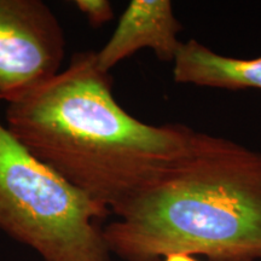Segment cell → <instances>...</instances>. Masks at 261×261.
Here are the masks:
<instances>
[{
    "mask_svg": "<svg viewBox=\"0 0 261 261\" xmlns=\"http://www.w3.org/2000/svg\"><path fill=\"white\" fill-rule=\"evenodd\" d=\"M109 214L33 156L0 121L3 232L42 261H113L99 225Z\"/></svg>",
    "mask_w": 261,
    "mask_h": 261,
    "instance_id": "obj_3",
    "label": "cell"
},
{
    "mask_svg": "<svg viewBox=\"0 0 261 261\" xmlns=\"http://www.w3.org/2000/svg\"><path fill=\"white\" fill-rule=\"evenodd\" d=\"M103 227L122 261H261V154L195 130L182 158Z\"/></svg>",
    "mask_w": 261,
    "mask_h": 261,
    "instance_id": "obj_2",
    "label": "cell"
},
{
    "mask_svg": "<svg viewBox=\"0 0 261 261\" xmlns=\"http://www.w3.org/2000/svg\"><path fill=\"white\" fill-rule=\"evenodd\" d=\"M65 37L41 0H0V97L9 100L61 70Z\"/></svg>",
    "mask_w": 261,
    "mask_h": 261,
    "instance_id": "obj_4",
    "label": "cell"
},
{
    "mask_svg": "<svg viewBox=\"0 0 261 261\" xmlns=\"http://www.w3.org/2000/svg\"><path fill=\"white\" fill-rule=\"evenodd\" d=\"M75 8L93 28H99L114 18L112 3L108 0H75Z\"/></svg>",
    "mask_w": 261,
    "mask_h": 261,
    "instance_id": "obj_7",
    "label": "cell"
},
{
    "mask_svg": "<svg viewBox=\"0 0 261 261\" xmlns=\"http://www.w3.org/2000/svg\"><path fill=\"white\" fill-rule=\"evenodd\" d=\"M178 84L225 90H261V56L252 60L221 56L195 39L181 42L173 61Z\"/></svg>",
    "mask_w": 261,
    "mask_h": 261,
    "instance_id": "obj_6",
    "label": "cell"
},
{
    "mask_svg": "<svg viewBox=\"0 0 261 261\" xmlns=\"http://www.w3.org/2000/svg\"><path fill=\"white\" fill-rule=\"evenodd\" d=\"M163 261H198L195 256L188 255V254H172L165 257Z\"/></svg>",
    "mask_w": 261,
    "mask_h": 261,
    "instance_id": "obj_8",
    "label": "cell"
},
{
    "mask_svg": "<svg viewBox=\"0 0 261 261\" xmlns=\"http://www.w3.org/2000/svg\"><path fill=\"white\" fill-rule=\"evenodd\" d=\"M182 29L169 0H132L122 12L113 35L96 52L98 68L110 73L115 65L150 48L162 62H173L180 47Z\"/></svg>",
    "mask_w": 261,
    "mask_h": 261,
    "instance_id": "obj_5",
    "label": "cell"
},
{
    "mask_svg": "<svg viewBox=\"0 0 261 261\" xmlns=\"http://www.w3.org/2000/svg\"><path fill=\"white\" fill-rule=\"evenodd\" d=\"M5 126L39 161L115 213L185 154L195 130L129 115L94 51L6 100Z\"/></svg>",
    "mask_w": 261,
    "mask_h": 261,
    "instance_id": "obj_1",
    "label": "cell"
}]
</instances>
